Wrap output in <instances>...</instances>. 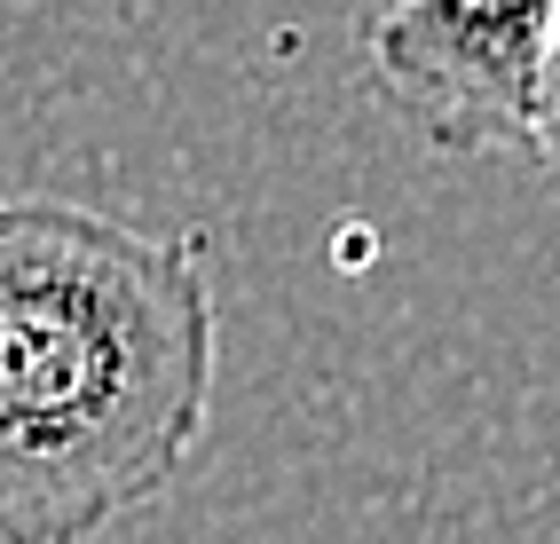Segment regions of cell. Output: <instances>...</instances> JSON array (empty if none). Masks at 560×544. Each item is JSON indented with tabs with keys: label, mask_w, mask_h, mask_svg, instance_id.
Here are the masks:
<instances>
[{
	"label": "cell",
	"mask_w": 560,
	"mask_h": 544,
	"mask_svg": "<svg viewBox=\"0 0 560 544\" xmlns=\"http://www.w3.org/2000/svg\"><path fill=\"white\" fill-rule=\"evenodd\" d=\"M221 300L206 237L0 205V544H95L206 442Z\"/></svg>",
	"instance_id": "obj_1"
},
{
	"label": "cell",
	"mask_w": 560,
	"mask_h": 544,
	"mask_svg": "<svg viewBox=\"0 0 560 544\" xmlns=\"http://www.w3.org/2000/svg\"><path fill=\"white\" fill-rule=\"evenodd\" d=\"M552 0H387L363 32L371 87L434 151H521Z\"/></svg>",
	"instance_id": "obj_2"
},
{
	"label": "cell",
	"mask_w": 560,
	"mask_h": 544,
	"mask_svg": "<svg viewBox=\"0 0 560 544\" xmlns=\"http://www.w3.org/2000/svg\"><path fill=\"white\" fill-rule=\"evenodd\" d=\"M521 151L537 158L545 181H560V0H552V24H545V56H537V95H529V134Z\"/></svg>",
	"instance_id": "obj_3"
}]
</instances>
